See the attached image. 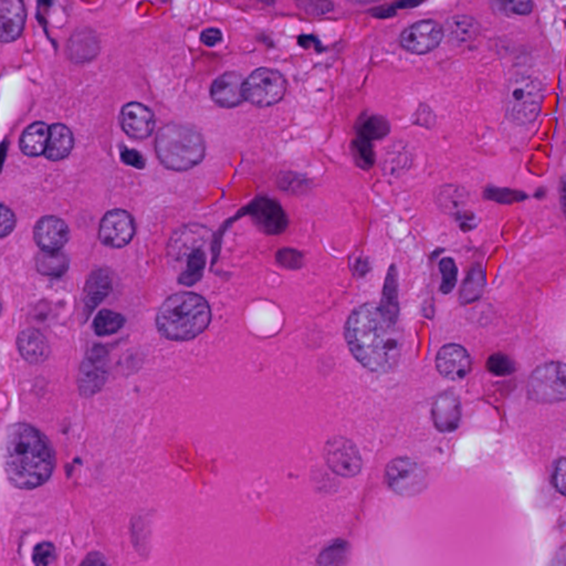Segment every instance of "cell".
Returning a JSON list of instances; mask_svg holds the SVG:
<instances>
[{"mask_svg":"<svg viewBox=\"0 0 566 566\" xmlns=\"http://www.w3.org/2000/svg\"><path fill=\"white\" fill-rule=\"evenodd\" d=\"M4 467L13 487L35 489L46 484L54 472V449L36 428L15 424L6 435Z\"/></svg>","mask_w":566,"mask_h":566,"instance_id":"7a4b0ae2","label":"cell"},{"mask_svg":"<svg viewBox=\"0 0 566 566\" xmlns=\"http://www.w3.org/2000/svg\"><path fill=\"white\" fill-rule=\"evenodd\" d=\"M207 257L202 249H194L188 256L187 268L180 274L178 282L186 287H192L199 282L205 272Z\"/></svg>","mask_w":566,"mask_h":566,"instance_id":"4316f807","label":"cell"},{"mask_svg":"<svg viewBox=\"0 0 566 566\" xmlns=\"http://www.w3.org/2000/svg\"><path fill=\"white\" fill-rule=\"evenodd\" d=\"M447 31L451 40L466 44L478 34V23L470 17H455L449 21Z\"/></svg>","mask_w":566,"mask_h":566,"instance_id":"83f0119b","label":"cell"},{"mask_svg":"<svg viewBox=\"0 0 566 566\" xmlns=\"http://www.w3.org/2000/svg\"><path fill=\"white\" fill-rule=\"evenodd\" d=\"M349 552V546L344 541H336L332 546L321 553L318 560L320 565H338L345 563L346 556Z\"/></svg>","mask_w":566,"mask_h":566,"instance_id":"e575fe53","label":"cell"},{"mask_svg":"<svg viewBox=\"0 0 566 566\" xmlns=\"http://www.w3.org/2000/svg\"><path fill=\"white\" fill-rule=\"evenodd\" d=\"M387 486L398 495L412 497L425 489L427 476L417 462L406 457L394 459L385 470Z\"/></svg>","mask_w":566,"mask_h":566,"instance_id":"ba28073f","label":"cell"},{"mask_svg":"<svg viewBox=\"0 0 566 566\" xmlns=\"http://www.w3.org/2000/svg\"><path fill=\"white\" fill-rule=\"evenodd\" d=\"M433 422L437 431L453 433L462 419V405L454 393L445 392L436 398L431 408Z\"/></svg>","mask_w":566,"mask_h":566,"instance_id":"d6986e66","label":"cell"},{"mask_svg":"<svg viewBox=\"0 0 566 566\" xmlns=\"http://www.w3.org/2000/svg\"><path fill=\"white\" fill-rule=\"evenodd\" d=\"M155 151L163 166L185 172L202 163L206 145L203 135L194 126L169 123L157 133Z\"/></svg>","mask_w":566,"mask_h":566,"instance_id":"277c9868","label":"cell"},{"mask_svg":"<svg viewBox=\"0 0 566 566\" xmlns=\"http://www.w3.org/2000/svg\"><path fill=\"white\" fill-rule=\"evenodd\" d=\"M245 79L238 72L223 73L210 87L211 100L221 108H236L244 102Z\"/></svg>","mask_w":566,"mask_h":566,"instance_id":"9a60e30c","label":"cell"},{"mask_svg":"<svg viewBox=\"0 0 566 566\" xmlns=\"http://www.w3.org/2000/svg\"><path fill=\"white\" fill-rule=\"evenodd\" d=\"M35 241L42 252L61 250L70 238L67 223L54 216H44L35 226Z\"/></svg>","mask_w":566,"mask_h":566,"instance_id":"e0dca14e","label":"cell"},{"mask_svg":"<svg viewBox=\"0 0 566 566\" xmlns=\"http://www.w3.org/2000/svg\"><path fill=\"white\" fill-rule=\"evenodd\" d=\"M109 354L104 346L95 345L80 367L78 387L80 395L90 398L102 390L109 376Z\"/></svg>","mask_w":566,"mask_h":566,"instance_id":"9c48e42d","label":"cell"},{"mask_svg":"<svg viewBox=\"0 0 566 566\" xmlns=\"http://www.w3.org/2000/svg\"><path fill=\"white\" fill-rule=\"evenodd\" d=\"M436 367L441 376L450 381H459L468 375L472 359L465 347L458 344H447L439 350Z\"/></svg>","mask_w":566,"mask_h":566,"instance_id":"2e32d148","label":"cell"},{"mask_svg":"<svg viewBox=\"0 0 566 566\" xmlns=\"http://www.w3.org/2000/svg\"><path fill=\"white\" fill-rule=\"evenodd\" d=\"M324 459L332 472L351 478L359 474L362 457L357 447L341 436L331 438L324 447Z\"/></svg>","mask_w":566,"mask_h":566,"instance_id":"30bf717a","label":"cell"},{"mask_svg":"<svg viewBox=\"0 0 566 566\" xmlns=\"http://www.w3.org/2000/svg\"><path fill=\"white\" fill-rule=\"evenodd\" d=\"M543 89L536 78L517 75L511 79L505 94V114L517 125H528L538 118Z\"/></svg>","mask_w":566,"mask_h":566,"instance_id":"5b68a950","label":"cell"},{"mask_svg":"<svg viewBox=\"0 0 566 566\" xmlns=\"http://www.w3.org/2000/svg\"><path fill=\"white\" fill-rule=\"evenodd\" d=\"M379 308L382 311L383 315L387 320L392 322L393 324L398 323L400 304H398V271H396L394 264H392L387 271L384 288H383L382 300H381V305Z\"/></svg>","mask_w":566,"mask_h":566,"instance_id":"cb8c5ba5","label":"cell"},{"mask_svg":"<svg viewBox=\"0 0 566 566\" xmlns=\"http://www.w3.org/2000/svg\"><path fill=\"white\" fill-rule=\"evenodd\" d=\"M484 274L480 266H474L462 283V290L459 293L460 302L462 304H468L480 299L484 293Z\"/></svg>","mask_w":566,"mask_h":566,"instance_id":"f1b7e54d","label":"cell"},{"mask_svg":"<svg viewBox=\"0 0 566 566\" xmlns=\"http://www.w3.org/2000/svg\"><path fill=\"white\" fill-rule=\"evenodd\" d=\"M505 13L510 15L527 16L532 11V0H499Z\"/></svg>","mask_w":566,"mask_h":566,"instance_id":"60d3db41","label":"cell"},{"mask_svg":"<svg viewBox=\"0 0 566 566\" xmlns=\"http://www.w3.org/2000/svg\"><path fill=\"white\" fill-rule=\"evenodd\" d=\"M565 459L561 458L556 464L555 470H554L553 484L554 487L562 496H565Z\"/></svg>","mask_w":566,"mask_h":566,"instance_id":"ee69618b","label":"cell"},{"mask_svg":"<svg viewBox=\"0 0 566 566\" xmlns=\"http://www.w3.org/2000/svg\"><path fill=\"white\" fill-rule=\"evenodd\" d=\"M73 144L75 139L69 128L63 124H54L49 128V137L44 149V156L49 161H61L71 153Z\"/></svg>","mask_w":566,"mask_h":566,"instance_id":"603a6c76","label":"cell"},{"mask_svg":"<svg viewBox=\"0 0 566 566\" xmlns=\"http://www.w3.org/2000/svg\"><path fill=\"white\" fill-rule=\"evenodd\" d=\"M36 266L40 273L49 277H61L69 268V258L60 252H39L36 257Z\"/></svg>","mask_w":566,"mask_h":566,"instance_id":"484cf974","label":"cell"},{"mask_svg":"<svg viewBox=\"0 0 566 566\" xmlns=\"http://www.w3.org/2000/svg\"><path fill=\"white\" fill-rule=\"evenodd\" d=\"M354 161L361 168L369 169L375 163V153L371 143L357 136L352 143Z\"/></svg>","mask_w":566,"mask_h":566,"instance_id":"d6a6232c","label":"cell"},{"mask_svg":"<svg viewBox=\"0 0 566 566\" xmlns=\"http://www.w3.org/2000/svg\"><path fill=\"white\" fill-rule=\"evenodd\" d=\"M443 36V28L438 23L420 20L402 31L400 44L412 54H428L439 46Z\"/></svg>","mask_w":566,"mask_h":566,"instance_id":"4fadbf2b","label":"cell"},{"mask_svg":"<svg viewBox=\"0 0 566 566\" xmlns=\"http://www.w3.org/2000/svg\"><path fill=\"white\" fill-rule=\"evenodd\" d=\"M211 311L206 299L192 293L167 297L156 315L159 334L169 341L185 342L203 333L209 326Z\"/></svg>","mask_w":566,"mask_h":566,"instance_id":"3957f363","label":"cell"},{"mask_svg":"<svg viewBox=\"0 0 566 566\" xmlns=\"http://www.w3.org/2000/svg\"><path fill=\"white\" fill-rule=\"evenodd\" d=\"M344 336L353 357L369 371L388 373L398 367L402 334L377 305L367 303L355 309L346 321Z\"/></svg>","mask_w":566,"mask_h":566,"instance_id":"6da1fadb","label":"cell"},{"mask_svg":"<svg viewBox=\"0 0 566 566\" xmlns=\"http://www.w3.org/2000/svg\"><path fill=\"white\" fill-rule=\"evenodd\" d=\"M135 235V223L125 210L113 209L101 221L99 237L104 246L118 249L128 246Z\"/></svg>","mask_w":566,"mask_h":566,"instance_id":"8fae6325","label":"cell"},{"mask_svg":"<svg viewBox=\"0 0 566 566\" xmlns=\"http://www.w3.org/2000/svg\"><path fill=\"white\" fill-rule=\"evenodd\" d=\"M27 13L23 0H0V42H13L23 34Z\"/></svg>","mask_w":566,"mask_h":566,"instance_id":"ac0fdd59","label":"cell"},{"mask_svg":"<svg viewBox=\"0 0 566 566\" xmlns=\"http://www.w3.org/2000/svg\"><path fill=\"white\" fill-rule=\"evenodd\" d=\"M0 313H1V303H0Z\"/></svg>","mask_w":566,"mask_h":566,"instance_id":"681fc988","label":"cell"},{"mask_svg":"<svg viewBox=\"0 0 566 566\" xmlns=\"http://www.w3.org/2000/svg\"><path fill=\"white\" fill-rule=\"evenodd\" d=\"M487 369L496 376H507L515 373V362L505 354H493L488 359Z\"/></svg>","mask_w":566,"mask_h":566,"instance_id":"8d00e7d4","label":"cell"},{"mask_svg":"<svg viewBox=\"0 0 566 566\" xmlns=\"http://www.w3.org/2000/svg\"><path fill=\"white\" fill-rule=\"evenodd\" d=\"M467 192L462 188L457 187L454 185H447L439 190L437 200L441 209L447 213L455 214L462 211V207L467 202Z\"/></svg>","mask_w":566,"mask_h":566,"instance_id":"f546056e","label":"cell"},{"mask_svg":"<svg viewBox=\"0 0 566 566\" xmlns=\"http://www.w3.org/2000/svg\"><path fill=\"white\" fill-rule=\"evenodd\" d=\"M528 395L540 404L563 402L566 398L565 365L552 362L538 367L529 379Z\"/></svg>","mask_w":566,"mask_h":566,"instance_id":"52a82bcc","label":"cell"},{"mask_svg":"<svg viewBox=\"0 0 566 566\" xmlns=\"http://www.w3.org/2000/svg\"><path fill=\"white\" fill-rule=\"evenodd\" d=\"M82 564L83 565H104L106 562L100 554L93 553L87 556V560Z\"/></svg>","mask_w":566,"mask_h":566,"instance_id":"7dc6e473","label":"cell"},{"mask_svg":"<svg viewBox=\"0 0 566 566\" xmlns=\"http://www.w3.org/2000/svg\"><path fill=\"white\" fill-rule=\"evenodd\" d=\"M100 50L99 37L94 31L80 28L70 37L67 44V56L73 63H85L98 56Z\"/></svg>","mask_w":566,"mask_h":566,"instance_id":"44dd1931","label":"cell"},{"mask_svg":"<svg viewBox=\"0 0 566 566\" xmlns=\"http://www.w3.org/2000/svg\"><path fill=\"white\" fill-rule=\"evenodd\" d=\"M297 4L300 11L314 17L326 15L333 8L330 0H297Z\"/></svg>","mask_w":566,"mask_h":566,"instance_id":"f35d334b","label":"cell"},{"mask_svg":"<svg viewBox=\"0 0 566 566\" xmlns=\"http://www.w3.org/2000/svg\"><path fill=\"white\" fill-rule=\"evenodd\" d=\"M112 290V277L105 269L95 270L87 279L83 291L81 318L83 321L90 316L95 308L110 295Z\"/></svg>","mask_w":566,"mask_h":566,"instance_id":"ffe728a7","label":"cell"},{"mask_svg":"<svg viewBox=\"0 0 566 566\" xmlns=\"http://www.w3.org/2000/svg\"><path fill=\"white\" fill-rule=\"evenodd\" d=\"M18 350L21 357L28 363L42 364L48 359L50 355L49 342L44 334L35 328H26L19 334Z\"/></svg>","mask_w":566,"mask_h":566,"instance_id":"7402d4cb","label":"cell"},{"mask_svg":"<svg viewBox=\"0 0 566 566\" xmlns=\"http://www.w3.org/2000/svg\"><path fill=\"white\" fill-rule=\"evenodd\" d=\"M200 40L208 47H215L223 42V34L217 28L206 29L200 35Z\"/></svg>","mask_w":566,"mask_h":566,"instance_id":"f6af8a7d","label":"cell"},{"mask_svg":"<svg viewBox=\"0 0 566 566\" xmlns=\"http://www.w3.org/2000/svg\"><path fill=\"white\" fill-rule=\"evenodd\" d=\"M287 82L277 70L260 68L245 79V101L257 108H268L277 104L285 97Z\"/></svg>","mask_w":566,"mask_h":566,"instance_id":"8992f818","label":"cell"},{"mask_svg":"<svg viewBox=\"0 0 566 566\" xmlns=\"http://www.w3.org/2000/svg\"><path fill=\"white\" fill-rule=\"evenodd\" d=\"M15 214L11 208L0 205V238L6 237L15 228Z\"/></svg>","mask_w":566,"mask_h":566,"instance_id":"b9f144b4","label":"cell"},{"mask_svg":"<svg viewBox=\"0 0 566 566\" xmlns=\"http://www.w3.org/2000/svg\"><path fill=\"white\" fill-rule=\"evenodd\" d=\"M439 270L441 274V291L443 295L453 293L458 279V268L454 259L443 258L439 262Z\"/></svg>","mask_w":566,"mask_h":566,"instance_id":"836d02e7","label":"cell"},{"mask_svg":"<svg viewBox=\"0 0 566 566\" xmlns=\"http://www.w3.org/2000/svg\"><path fill=\"white\" fill-rule=\"evenodd\" d=\"M56 548L49 542H42L35 546L32 552V562L38 566H48L54 564L56 560Z\"/></svg>","mask_w":566,"mask_h":566,"instance_id":"74e56055","label":"cell"},{"mask_svg":"<svg viewBox=\"0 0 566 566\" xmlns=\"http://www.w3.org/2000/svg\"><path fill=\"white\" fill-rule=\"evenodd\" d=\"M456 215L457 218H458L460 228H462V230H472V229L476 227V223H478V221H476V216L474 215L472 211H470V210L462 209V211H459Z\"/></svg>","mask_w":566,"mask_h":566,"instance_id":"bcb514c9","label":"cell"},{"mask_svg":"<svg viewBox=\"0 0 566 566\" xmlns=\"http://www.w3.org/2000/svg\"><path fill=\"white\" fill-rule=\"evenodd\" d=\"M359 1H375V0H359Z\"/></svg>","mask_w":566,"mask_h":566,"instance_id":"c3c4849f","label":"cell"},{"mask_svg":"<svg viewBox=\"0 0 566 566\" xmlns=\"http://www.w3.org/2000/svg\"><path fill=\"white\" fill-rule=\"evenodd\" d=\"M484 197L489 200H493L499 204H509L520 203L523 200L528 198V195L525 192H520V190H507V188H498L492 187L487 188L484 192Z\"/></svg>","mask_w":566,"mask_h":566,"instance_id":"d590c367","label":"cell"},{"mask_svg":"<svg viewBox=\"0 0 566 566\" xmlns=\"http://www.w3.org/2000/svg\"><path fill=\"white\" fill-rule=\"evenodd\" d=\"M390 131V123L386 118L381 116H373L364 121L359 126L357 133L362 139L373 142L384 139L385 136L388 135Z\"/></svg>","mask_w":566,"mask_h":566,"instance_id":"1f68e13d","label":"cell"},{"mask_svg":"<svg viewBox=\"0 0 566 566\" xmlns=\"http://www.w3.org/2000/svg\"><path fill=\"white\" fill-rule=\"evenodd\" d=\"M277 260L287 269H299L303 264V254L295 249H281L277 254Z\"/></svg>","mask_w":566,"mask_h":566,"instance_id":"ab89813d","label":"cell"},{"mask_svg":"<svg viewBox=\"0 0 566 566\" xmlns=\"http://www.w3.org/2000/svg\"><path fill=\"white\" fill-rule=\"evenodd\" d=\"M242 213L252 216L254 225L266 235H280L288 227V217L276 200L260 197L254 200Z\"/></svg>","mask_w":566,"mask_h":566,"instance_id":"7c38bea8","label":"cell"},{"mask_svg":"<svg viewBox=\"0 0 566 566\" xmlns=\"http://www.w3.org/2000/svg\"><path fill=\"white\" fill-rule=\"evenodd\" d=\"M121 159L126 165L134 167V168L143 169L147 164V161L143 155L136 149H124L121 152Z\"/></svg>","mask_w":566,"mask_h":566,"instance_id":"7bdbcfd3","label":"cell"},{"mask_svg":"<svg viewBox=\"0 0 566 566\" xmlns=\"http://www.w3.org/2000/svg\"><path fill=\"white\" fill-rule=\"evenodd\" d=\"M49 137V126L44 122H36L23 131L20 137V149L27 156H40L46 149Z\"/></svg>","mask_w":566,"mask_h":566,"instance_id":"d4e9b609","label":"cell"},{"mask_svg":"<svg viewBox=\"0 0 566 566\" xmlns=\"http://www.w3.org/2000/svg\"><path fill=\"white\" fill-rule=\"evenodd\" d=\"M120 124L132 139H147L154 131V113L142 103H128L121 110Z\"/></svg>","mask_w":566,"mask_h":566,"instance_id":"5bb4252c","label":"cell"},{"mask_svg":"<svg viewBox=\"0 0 566 566\" xmlns=\"http://www.w3.org/2000/svg\"><path fill=\"white\" fill-rule=\"evenodd\" d=\"M125 324V318L120 313L102 310L95 316L93 328L97 336H109L118 333Z\"/></svg>","mask_w":566,"mask_h":566,"instance_id":"4dcf8cb0","label":"cell"}]
</instances>
